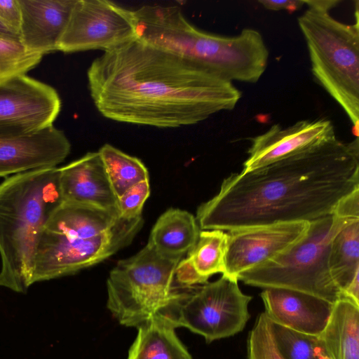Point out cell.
Instances as JSON below:
<instances>
[{
	"label": "cell",
	"mask_w": 359,
	"mask_h": 359,
	"mask_svg": "<svg viewBox=\"0 0 359 359\" xmlns=\"http://www.w3.org/2000/svg\"><path fill=\"white\" fill-rule=\"evenodd\" d=\"M63 202L57 167L13 175L0 184V286L25 293L32 285L41 233Z\"/></svg>",
	"instance_id": "4"
},
{
	"label": "cell",
	"mask_w": 359,
	"mask_h": 359,
	"mask_svg": "<svg viewBox=\"0 0 359 359\" xmlns=\"http://www.w3.org/2000/svg\"><path fill=\"white\" fill-rule=\"evenodd\" d=\"M261 297L264 313L273 323L316 336L325 329L334 305L317 296L285 288H265Z\"/></svg>",
	"instance_id": "15"
},
{
	"label": "cell",
	"mask_w": 359,
	"mask_h": 359,
	"mask_svg": "<svg viewBox=\"0 0 359 359\" xmlns=\"http://www.w3.org/2000/svg\"><path fill=\"white\" fill-rule=\"evenodd\" d=\"M0 36L20 40L18 34L10 29L0 21Z\"/></svg>",
	"instance_id": "33"
},
{
	"label": "cell",
	"mask_w": 359,
	"mask_h": 359,
	"mask_svg": "<svg viewBox=\"0 0 359 359\" xmlns=\"http://www.w3.org/2000/svg\"><path fill=\"white\" fill-rule=\"evenodd\" d=\"M345 24L329 13L309 8L297 20L316 81L350 118L355 135L359 123V22Z\"/></svg>",
	"instance_id": "5"
},
{
	"label": "cell",
	"mask_w": 359,
	"mask_h": 359,
	"mask_svg": "<svg viewBox=\"0 0 359 359\" xmlns=\"http://www.w3.org/2000/svg\"><path fill=\"white\" fill-rule=\"evenodd\" d=\"M359 189L358 137H337L264 167L225 178L219 191L196 212L200 229L232 231L332 215Z\"/></svg>",
	"instance_id": "1"
},
{
	"label": "cell",
	"mask_w": 359,
	"mask_h": 359,
	"mask_svg": "<svg viewBox=\"0 0 359 359\" xmlns=\"http://www.w3.org/2000/svg\"><path fill=\"white\" fill-rule=\"evenodd\" d=\"M319 337L331 359H359V305L346 297L334 302Z\"/></svg>",
	"instance_id": "22"
},
{
	"label": "cell",
	"mask_w": 359,
	"mask_h": 359,
	"mask_svg": "<svg viewBox=\"0 0 359 359\" xmlns=\"http://www.w3.org/2000/svg\"><path fill=\"white\" fill-rule=\"evenodd\" d=\"M340 1L338 0H309L304 1L309 8L329 13V11L335 7Z\"/></svg>",
	"instance_id": "32"
},
{
	"label": "cell",
	"mask_w": 359,
	"mask_h": 359,
	"mask_svg": "<svg viewBox=\"0 0 359 359\" xmlns=\"http://www.w3.org/2000/svg\"><path fill=\"white\" fill-rule=\"evenodd\" d=\"M138 39L180 55L227 81L256 83L269 50L262 34L245 28L233 36L208 33L191 25L177 6L146 5L134 10Z\"/></svg>",
	"instance_id": "3"
},
{
	"label": "cell",
	"mask_w": 359,
	"mask_h": 359,
	"mask_svg": "<svg viewBox=\"0 0 359 359\" xmlns=\"http://www.w3.org/2000/svg\"><path fill=\"white\" fill-rule=\"evenodd\" d=\"M87 76L103 116L157 128L198 123L233 109L241 97L232 82L139 39L104 52L91 62Z\"/></svg>",
	"instance_id": "2"
},
{
	"label": "cell",
	"mask_w": 359,
	"mask_h": 359,
	"mask_svg": "<svg viewBox=\"0 0 359 359\" xmlns=\"http://www.w3.org/2000/svg\"><path fill=\"white\" fill-rule=\"evenodd\" d=\"M98 153L117 198L133 186L149 180L148 170L139 158L109 144H104Z\"/></svg>",
	"instance_id": "24"
},
{
	"label": "cell",
	"mask_w": 359,
	"mask_h": 359,
	"mask_svg": "<svg viewBox=\"0 0 359 359\" xmlns=\"http://www.w3.org/2000/svg\"><path fill=\"white\" fill-rule=\"evenodd\" d=\"M61 100L52 86L27 75L0 83V128L37 130L53 125Z\"/></svg>",
	"instance_id": "13"
},
{
	"label": "cell",
	"mask_w": 359,
	"mask_h": 359,
	"mask_svg": "<svg viewBox=\"0 0 359 359\" xmlns=\"http://www.w3.org/2000/svg\"><path fill=\"white\" fill-rule=\"evenodd\" d=\"M309 223H278L228 231L223 275L238 280L241 273L285 252L304 235Z\"/></svg>",
	"instance_id": "12"
},
{
	"label": "cell",
	"mask_w": 359,
	"mask_h": 359,
	"mask_svg": "<svg viewBox=\"0 0 359 359\" xmlns=\"http://www.w3.org/2000/svg\"><path fill=\"white\" fill-rule=\"evenodd\" d=\"M76 0H18L21 12L20 40L41 54L57 50Z\"/></svg>",
	"instance_id": "16"
},
{
	"label": "cell",
	"mask_w": 359,
	"mask_h": 359,
	"mask_svg": "<svg viewBox=\"0 0 359 359\" xmlns=\"http://www.w3.org/2000/svg\"><path fill=\"white\" fill-rule=\"evenodd\" d=\"M119 217L117 210L63 202L44 227L69 236L91 238L108 231Z\"/></svg>",
	"instance_id": "21"
},
{
	"label": "cell",
	"mask_w": 359,
	"mask_h": 359,
	"mask_svg": "<svg viewBox=\"0 0 359 359\" xmlns=\"http://www.w3.org/2000/svg\"><path fill=\"white\" fill-rule=\"evenodd\" d=\"M328 266L333 280L343 294L359 276V219L351 221L334 236Z\"/></svg>",
	"instance_id": "23"
},
{
	"label": "cell",
	"mask_w": 359,
	"mask_h": 359,
	"mask_svg": "<svg viewBox=\"0 0 359 359\" xmlns=\"http://www.w3.org/2000/svg\"><path fill=\"white\" fill-rule=\"evenodd\" d=\"M71 144L53 125L37 130L0 128V177L55 168L69 155Z\"/></svg>",
	"instance_id": "11"
},
{
	"label": "cell",
	"mask_w": 359,
	"mask_h": 359,
	"mask_svg": "<svg viewBox=\"0 0 359 359\" xmlns=\"http://www.w3.org/2000/svg\"><path fill=\"white\" fill-rule=\"evenodd\" d=\"M42 57L27 49L20 40L0 36V83L26 75Z\"/></svg>",
	"instance_id": "26"
},
{
	"label": "cell",
	"mask_w": 359,
	"mask_h": 359,
	"mask_svg": "<svg viewBox=\"0 0 359 359\" xmlns=\"http://www.w3.org/2000/svg\"><path fill=\"white\" fill-rule=\"evenodd\" d=\"M271 323L276 344L285 359H331L319 336Z\"/></svg>",
	"instance_id": "25"
},
{
	"label": "cell",
	"mask_w": 359,
	"mask_h": 359,
	"mask_svg": "<svg viewBox=\"0 0 359 359\" xmlns=\"http://www.w3.org/2000/svg\"><path fill=\"white\" fill-rule=\"evenodd\" d=\"M0 21L19 34L21 12L18 0H0Z\"/></svg>",
	"instance_id": "29"
},
{
	"label": "cell",
	"mask_w": 359,
	"mask_h": 359,
	"mask_svg": "<svg viewBox=\"0 0 359 359\" xmlns=\"http://www.w3.org/2000/svg\"><path fill=\"white\" fill-rule=\"evenodd\" d=\"M227 233L212 229L200 231L198 241L178 263L175 274L177 283L187 288L208 282L216 273L225 271Z\"/></svg>",
	"instance_id": "18"
},
{
	"label": "cell",
	"mask_w": 359,
	"mask_h": 359,
	"mask_svg": "<svg viewBox=\"0 0 359 359\" xmlns=\"http://www.w3.org/2000/svg\"><path fill=\"white\" fill-rule=\"evenodd\" d=\"M258 2L266 9L275 11L287 10L293 12L300 9L305 4L303 0H259Z\"/></svg>",
	"instance_id": "31"
},
{
	"label": "cell",
	"mask_w": 359,
	"mask_h": 359,
	"mask_svg": "<svg viewBox=\"0 0 359 359\" xmlns=\"http://www.w3.org/2000/svg\"><path fill=\"white\" fill-rule=\"evenodd\" d=\"M333 215L344 219H359V189L343 198L335 208Z\"/></svg>",
	"instance_id": "30"
},
{
	"label": "cell",
	"mask_w": 359,
	"mask_h": 359,
	"mask_svg": "<svg viewBox=\"0 0 359 359\" xmlns=\"http://www.w3.org/2000/svg\"><path fill=\"white\" fill-rule=\"evenodd\" d=\"M137 39L133 11L107 0H76L57 50L107 52Z\"/></svg>",
	"instance_id": "10"
},
{
	"label": "cell",
	"mask_w": 359,
	"mask_h": 359,
	"mask_svg": "<svg viewBox=\"0 0 359 359\" xmlns=\"http://www.w3.org/2000/svg\"><path fill=\"white\" fill-rule=\"evenodd\" d=\"M248 359H285L278 348L271 321L264 312L257 318L250 332Z\"/></svg>",
	"instance_id": "27"
},
{
	"label": "cell",
	"mask_w": 359,
	"mask_h": 359,
	"mask_svg": "<svg viewBox=\"0 0 359 359\" xmlns=\"http://www.w3.org/2000/svg\"><path fill=\"white\" fill-rule=\"evenodd\" d=\"M200 231L191 213L170 208L156 222L147 245L165 257L181 260L196 245Z\"/></svg>",
	"instance_id": "19"
},
{
	"label": "cell",
	"mask_w": 359,
	"mask_h": 359,
	"mask_svg": "<svg viewBox=\"0 0 359 359\" xmlns=\"http://www.w3.org/2000/svg\"><path fill=\"white\" fill-rule=\"evenodd\" d=\"M237 280L224 275L188 292L167 314L176 327L203 337L207 342L242 331L249 318L252 299L240 290Z\"/></svg>",
	"instance_id": "9"
},
{
	"label": "cell",
	"mask_w": 359,
	"mask_h": 359,
	"mask_svg": "<svg viewBox=\"0 0 359 359\" xmlns=\"http://www.w3.org/2000/svg\"><path fill=\"white\" fill-rule=\"evenodd\" d=\"M60 185L64 202L118 211L117 197L98 151L60 168Z\"/></svg>",
	"instance_id": "17"
},
{
	"label": "cell",
	"mask_w": 359,
	"mask_h": 359,
	"mask_svg": "<svg viewBox=\"0 0 359 359\" xmlns=\"http://www.w3.org/2000/svg\"><path fill=\"white\" fill-rule=\"evenodd\" d=\"M175 324L159 313L139 327L128 359H193L175 333Z\"/></svg>",
	"instance_id": "20"
},
{
	"label": "cell",
	"mask_w": 359,
	"mask_h": 359,
	"mask_svg": "<svg viewBox=\"0 0 359 359\" xmlns=\"http://www.w3.org/2000/svg\"><path fill=\"white\" fill-rule=\"evenodd\" d=\"M149 195V180L141 182L128 189L117 198L119 217L125 219L141 217L144 204Z\"/></svg>",
	"instance_id": "28"
},
{
	"label": "cell",
	"mask_w": 359,
	"mask_h": 359,
	"mask_svg": "<svg viewBox=\"0 0 359 359\" xmlns=\"http://www.w3.org/2000/svg\"><path fill=\"white\" fill-rule=\"evenodd\" d=\"M142 217H119L107 231L91 238L64 235L43 227L37 244L32 284L74 274L126 247L142 229Z\"/></svg>",
	"instance_id": "8"
},
{
	"label": "cell",
	"mask_w": 359,
	"mask_h": 359,
	"mask_svg": "<svg viewBox=\"0 0 359 359\" xmlns=\"http://www.w3.org/2000/svg\"><path fill=\"white\" fill-rule=\"evenodd\" d=\"M180 261L159 255L147 244L119 260L107 280V307L113 317L137 328L159 313L168 314L188 293L173 287Z\"/></svg>",
	"instance_id": "7"
},
{
	"label": "cell",
	"mask_w": 359,
	"mask_h": 359,
	"mask_svg": "<svg viewBox=\"0 0 359 359\" xmlns=\"http://www.w3.org/2000/svg\"><path fill=\"white\" fill-rule=\"evenodd\" d=\"M353 220L332 214L309 222L296 243L277 257L241 273L238 280L264 289L301 291L334 304L344 297L329 270L330 244L334 236Z\"/></svg>",
	"instance_id": "6"
},
{
	"label": "cell",
	"mask_w": 359,
	"mask_h": 359,
	"mask_svg": "<svg viewBox=\"0 0 359 359\" xmlns=\"http://www.w3.org/2000/svg\"><path fill=\"white\" fill-rule=\"evenodd\" d=\"M334 137V126L327 118L302 120L287 128L274 124L252 138L241 172L252 171Z\"/></svg>",
	"instance_id": "14"
}]
</instances>
